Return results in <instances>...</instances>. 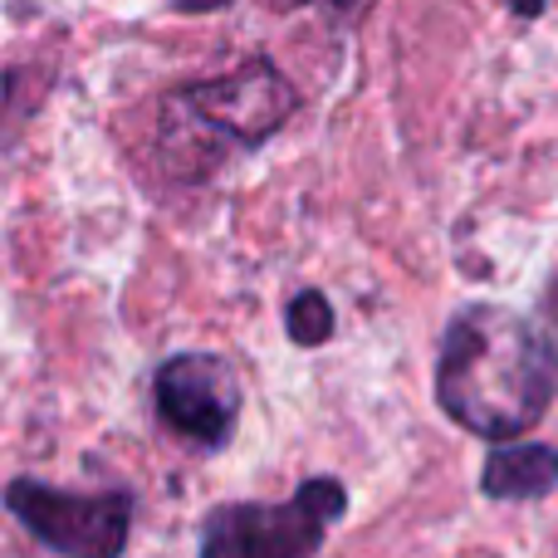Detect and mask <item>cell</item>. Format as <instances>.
Returning a JSON list of instances; mask_svg holds the SVG:
<instances>
[{
	"mask_svg": "<svg viewBox=\"0 0 558 558\" xmlns=\"http://www.w3.org/2000/svg\"><path fill=\"white\" fill-rule=\"evenodd\" d=\"M505 10L520 20H539L544 15V0H505Z\"/></svg>",
	"mask_w": 558,
	"mask_h": 558,
	"instance_id": "9",
	"label": "cell"
},
{
	"mask_svg": "<svg viewBox=\"0 0 558 558\" xmlns=\"http://www.w3.org/2000/svg\"><path fill=\"white\" fill-rule=\"evenodd\" d=\"M153 397L162 422L177 436H186L202 451H221L235 436V416H241V383L235 367L216 353H177L157 367Z\"/></svg>",
	"mask_w": 558,
	"mask_h": 558,
	"instance_id": "4",
	"label": "cell"
},
{
	"mask_svg": "<svg viewBox=\"0 0 558 558\" xmlns=\"http://www.w3.org/2000/svg\"><path fill=\"white\" fill-rule=\"evenodd\" d=\"M554 357L544 338L505 304H465L446 324L436 402L485 441L524 436L554 402Z\"/></svg>",
	"mask_w": 558,
	"mask_h": 558,
	"instance_id": "1",
	"label": "cell"
},
{
	"mask_svg": "<svg viewBox=\"0 0 558 558\" xmlns=\"http://www.w3.org/2000/svg\"><path fill=\"white\" fill-rule=\"evenodd\" d=\"M348 490L333 475L304 481L284 505H221L202 524V558H314Z\"/></svg>",
	"mask_w": 558,
	"mask_h": 558,
	"instance_id": "2",
	"label": "cell"
},
{
	"mask_svg": "<svg viewBox=\"0 0 558 558\" xmlns=\"http://www.w3.org/2000/svg\"><path fill=\"white\" fill-rule=\"evenodd\" d=\"M539 324H544V348H549L554 367H558V275L544 284V299H539Z\"/></svg>",
	"mask_w": 558,
	"mask_h": 558,
	"instance_id": "8",
	"label": "cell"
},
{
	"mask_svg": "<svg viewBox=\"0 0 558 558\" xmlns=\"http://www.w3.org/2000/svg\"><path fill=\"white\" fill-rule=\"evenodd\" d=\"M5 505L45 549L59 558H118L133 530V495H74L45 481H10Z\"/></svg>",
	"mask_w": 558,
	"mask_h": 558,
	"instance_id": "3",
	"label": "cell"
},
{
	"mask_svg": "<svg viewBox=\"0 0 558 558\" xmlns=\"http://www.w3.org/2000/svg\"><path fill=\"white\" fill-rule=\"evenodd\" d=\"M284 328H289V338H294V343L318 348L328 333H333V308H328V299L318 294V289H304V294L289 299Z\"/></svg>",
	"mask_w": 558,
	"mask_h": 558,
	"instance_id": "7",
	"label": "cell"
},
{
	"mask_svg": "<svg viewBox=\"0 0 558 558\" xmlns=\"http://www.w3.org/2000/svg\"><path fill=\"white\" fill-rule=\"evenodd\" d=\"M182 104H192L186 113H192L196 123H211L216 133L231 137V143L255 147L294 113V88L284 84V74H279L270 59H255V64L235 69V74H226V78L186 88Z\"/></svg>",
	"mask_w": 558,
	"mask_h": 558,
	"instance_id": "5",
	"label": "cell"
},
{
	"mask_svg": "<svg viewBox=\"0 0 558 558\" xmlns=\"http://www.w3.org/2000/svg\"><path fill=\"white\" fill-rule=\"evenodd\" d=\"M558 485V451L549 446H500L481 471V490L490 500H539Z\"/></svg>",
	"mask_w": 558,
	"mask_h": 558,
	"instance_id": "6",
	"label": "cell"
}]
</instances>
